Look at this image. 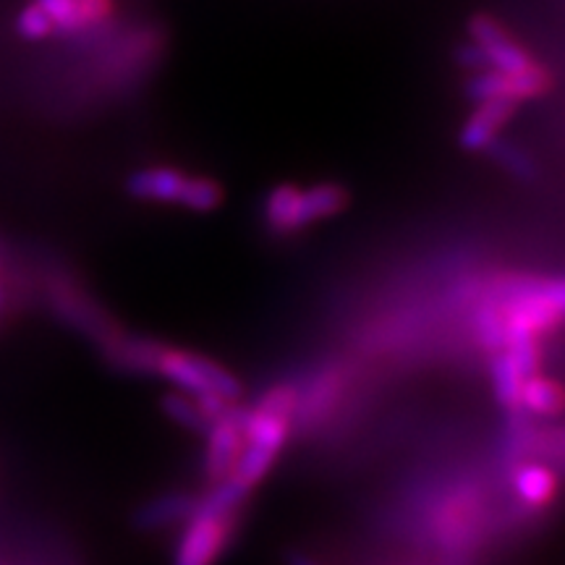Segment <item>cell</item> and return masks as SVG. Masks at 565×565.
<instances>
[{"label":"cell","mask_w":565,"mask_h":565,"mask_svg":"<svg viewBox=\"0 0 565 565\" xmlns=\"http://www.w3.org/2000/svg\"><path fill=\"white\" fill-rule=\"evenodd\" d=\"M565 288L561 278H503L484 294L475 324L487 351H498L519 338L555 333L563 322Z\"/></svg>","instance_id":"6da1fadb"},{"label":"cell","mask_w":565,"mask_h":565,"mask_svg":"<svg viewBox=\"0 0 565 565\" xmlns=\"http://www.w3.org/2000/svg\"><path fill=\"white\" fill-rule=\"evenodd\" d=\"M299 387L294 383H278L259 395L244 414V450L228 484L238 494H249L254 487L265 482L275 461L288 445L294 433Z\"/></svg>","instance_id":"7a4b0ae2"},{"label":"cell","mask_w":565,"mask_h":565,"mask_svg":"<svg viewBox=\"0 0 565 565\" xmlns=\"http://www.w3.org/2000/svg\"><path fill=\"white\" fill-rule=\"evenodd\" d=\"M228 482L210 487L207 494L196 498V508L181 524L173 565H217L236 532V513L244 503Z\"/></svg>","instance_id":"3957f363"},{"label":"cell","mask_w":565,"mask_h":565,"mask_svg":"<svg viewBox=\"0 0 565 565\" xmlns=\"http://www.w3.org/2000/svg\"><path fill=\"white\" fill-rule=\"evenodd\" d=\"M147 374H154V377L173 385V391L189 395H215V398L225 401H238L244 395L242 380L228 366L204 356L200 351L179 349V345L154 343Z\"/></svg>","instance_id":"277c9868"},{"label":"cell","mask_w":565,"mask_h":565,"mask_svg":"<svg viewBox=\"0 0 565 565\" xmlns=\"http://www.w3.org/2000/svg\"><path fill=\"white\" fill-rule=\"evenodd\" d=\"M550 89H553V74L542 68L540 63H534L532 68L524 71H477V74L469 76V84H466V97L475 103L508 100L519 105L542 97Z\"/></svg>","instance_id":"5b68a950"},{"label":"cell","mask_w":565,"mask_h":565,"mask_svg":"<svg viewBox=\"0 0 565 565\" xmlns=\"http://www.w3.org/2000/svg\"><path fill=\"white\" fill-rule=\"evenodd\" d=\"M244 414L246 408L233 404L228 412L212 419L204 433V456L202 471L210 487L228 482L233 469H236L238 458L244 450Z\"/></svg>","instance_id":"8992f818"},{"label":"cell","mask_w":565,"mask_h":565,"mask_svg":"<svg viewBox=\"0 0 565 565\" xmlns=\"http://www.w3.org/2000/svg\"><path fill=\"white\" fill-rule=\"evenodd\" d=\"M469 40L484 53L487 66L498 71H524L534 66V55L490 13H475L469 19Z\"/></svg>","instance_id":"52a82bcc"},{"label":"cell","mask_w":565,"mask_h":565,"mask_svg":"<svg viewBox=\"0 0 565 565\" xmlns=\"http://www.w3.org/2000/svg\"><path fill=\"white\" fill-rule=\"evenodd\" d=\"M47 299H51V307L55 309V315L63 317L71 328L82 330V333H89L95 341H100L103 349L118 338V333L110 328L108 320H105V317L97 312L87 299H84V294L71 280L53 278L47 282Z\"/></svg>","instance_id":"ba28073f"},{"label":"cell","mask_w":565,"mask_h":565,"mask_svg":"<svg viewBox=\"0 0 565 565\" xmlns=\"http://www.w3.org/2000/svg\"><path fill=\"white\" fill-rule=\"evenodd\" d=\"M511 484L519 503L536 513L553 505L561 490L557 471L545 461H515Z\"/></svg>","instance_id":"9c48e42d"},{"label":"cell","mask_w":565,"mask_h":565,"mask_svg":"<svg viewBox=\"0 0 565 565\" xmlns=\"http://www.w3.org/2000/svg\"><path fill=\"white\" fill-rule=\"evenodd\" d=\"M519 105L508 100H482L466 118L458 141L466 152H484L494 139L500 137V129L511 121Z\"/></svg>","instance_id":"30bf717a"},{"label":"cell","mask_w":565,"mask_h":565,"mask_svg":"<svg viewBox=\"0 0 565 565\" xmlns=\"http://www.w3.org/2000/svg\"><path fill=\"white\" fill-rule=\"evenodd\" d=\"M61 32H82L100 24L116 9V0H34Z\"/></svg>","instance_id":"8fae6325"},{"label":"cell","mask_w":565,"mask_h":565,"mask_svg":"<svg viewBox=\"0 0 565 565\" xmlns=\"http://www.w3.org/2000/svg\"><path fill=\"white\" fill-rule=\"evenodd\" d=\"M183 181L186 173H181L173 166H152L139 168L126 179V194L139 202H160V204H179Z\"/></svg>","instance_id":"7c38bea8"},{"label":"cell","mask_w":565,"mask_h":565,"mask_svg":"<svg viewBox=\"0 0 565 565\" xmlns=\"http://www.w3.org/2000/svg\"><path fill=\"white\" fill-rule=\"evenodd\" d=\"M263 217L267 228L273 233H280V236L307 228L301 186H296V183H278V186H273L265 194Z\"/></svg>","instance_id":"4fadbf2b"},{"label":"cell","mask_w":565,"mask_h":565,"mask_svg":"<svg viewBox=\"0 0 565 565\" xmlns=\"http://www.w3.org/2000/svg\"><path fill=\"white\" fill-rule=\"evenodd\" d=\"M196 508V494H186V492H166L152 498L150 503L141 505V511L137 513V524L147 532H158V529L166 526H175L183 524V521L192 515Z\"/></svg>","instance_id":"5bb4252c"},{"label":"cell","mask_w":565,"mask_h":565,"mask_svg":"<svg viewBox=\"0 0 565 565\" xmlns=\"http://www.w3.org/2000/svg\"><path fill=\"white\" fill-rule=\"evenodd\" d=\"M521 412L526 416H542V419H557L563 414V387L547 374H529L521 387Z\"/></svg>","instance_id":"9a60e30c"},{"label":"cell","mask_w":565,"mask_h":565,"mask_svg":"<svg viewBox=\"0 0 565 565\" xmlns=\"http://www.w3.org/2000/svg\"><path fill=\"white\" fill-rule=\"evenodd\" d=\"M303 200V217H307V225L330 221V217L341 215V212L349 210L351 194L343 183L335 181H320L315 186L301 189Z\"/></svg>","instance_id":"2e32d148"},{"label":"cell","mask_w":565,"mask_h":565,"mask_svg":"<svg viewBox=\"0 0 565 565\" xmlns=\"http://www.w3.org/2000/svg\"><path fill=\"white\" fill-rule=\"evenodd\" d=\"M160 408L168 419L179 424V427L186 429V433H194V435L207 433L210 414L196 395H189L183 391H168L160 398Z\"/></svg>","instance_id":"e0dca14e"},{"label":"cell","mask_w":565,"mask_h":565,"mask_svg":"<svg viewBox=\"0 0 565 565\" xmlns=\"http://www.w3.org/2000/svg\"><path fill=\"white\" fill-rule=\"evenodd\" d=\"M225 202L223 183L212 175H186L183 181L179 204L196 215H210Z\"/></svg>","instance_id":"ac0fdd59"},{"label":"cell","mask_w":565,"mask_h":565,"mask_svg":"<svg viewBox=\"0 0 565 565\" xmlns=\"http://www.w3.org/2000/svg\"><path fill=\"white\" fill-rule=\"evenodd\" d=\"M484 152L490 154L494 162H500V166H503L511 175H515V179H521V181L534 179V173H536L534 162L524 150H519V147L508 145V141L494 139Z\"/></svg>","instance_id":"d6986e66"},{"label":"cell","mask_w":565,"mask_h":565,"mask_svg":"<svg viewBox=\"0 0 565 565\" xmlns=\"http://www.w3.org/2000/svg\"><path fill=\"white\" fill-rule=\"evenodd\" d=\"M17 32L24 40H42L47 34L55 32L51 17L40 9L38 3H30L26 9H21V13L17 17Z\"/></svg>","instance_id":"ffe728a7"},{"label":"cell","mask_w":565,"mask_h":565,"mask_svg":"<svg viewBox=\"0 0 565 565\" xmlns=\"http://www.w3.org/2000/svg\"><path fill=\"white\" fill-rule=\"evenodd\" d=\"M456 63H458V66H463L466 71H471V74L490 68V66H487L484 53L479 51L477 42H471V40H466V42H461V45L456 47Z\"/></svg>","instance_id":"44dd1931"},{"label":"cell","mask_w":565,"mask_h":565,"mask_svg":"<svg viewBox=\"0 0 565 565\" xmlns=\"http://www.w3.org/2000/svg\"><path fill=\"white\" fill-rule=\"evenodd\" d=\"M288 565H324L317 561V557L307 555V553H291V557H288Z\"/></svg>","instance_id":"7402d4cb"},{"label":"cell","mask_w":565,"mask_h":565,"mask_svg":"<svg viewBox=\"0 0 565 565\" xmlns=\"http://www.w3.org/2000/svg\"><path fill=\"white\" fill-rule=\"evenodd\" d=\"M6 303V282H3V273H0V309H3Z\"/></svg>","instance_id":"603a6c76"}]
</instances>
